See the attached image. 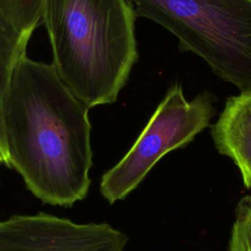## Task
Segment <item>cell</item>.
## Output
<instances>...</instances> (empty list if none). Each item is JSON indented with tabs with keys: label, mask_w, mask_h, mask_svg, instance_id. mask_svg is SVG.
I'll return each mask as SVG.
<instances>
[{
	"label": "cell",
	"mask_w": 251,
	"mask_h": 251,
	"mask_svg": "<svg viewBox=\"0 0 251 251\" xmlns=\"http://www.w3.org/2000/svg\"><path fill=\"white\" fill-rule=\"evenodd\" d=\"M88 111L52 64L25 56L17 66L3 109L7 168L44 204L68 208L88 194Z\"/></svg>",
	"instance_id": "6da1fadb"
},
{
	"label": "cell",
	"mask_w": 251,
	"mask_h": 251,
	"mask_svg": "<svg viewBox=\"0 0 251 251\" xmlns=\"http://www.w3.org/2000/svg\"><path fill=\"white\" fill-rule=\"evenodd\" d=\"M135 15L126 0H43L52 66L89 109L112 104L138 60Z\"/></svg>",
	"instance_id": "7a4b0ae2"
},
{
	"label": "cell",
	"mask_w": 251,
	"mask_h": 251,
	"mask_svg": "<svg viewBox=\"0 0 251 251\" xmlns=\"http://www.w3.org/2000/svg\"><path fill=\"white\" fill-rule=\"evenodd\" d=\"M240 92L251 91V0H126Z\"/></svg>",
	"instance_id": "3957f363"
},
{
	"label": "cell",
	"mask_w": 251,
	"mask_h": 251,
	"mask_svg": "<svg viewBox=\"0 0 251 251\" xmlns=\"http://www.w3.org/2000/svg\"><path fill=\"white\" fill-rule=\"evenodd\" d=\"M215 102L208 91L187 100L180 83L172 85L128 151L102 175L101 196L110 205L126 199L165 155L185 147L210 126Z\"/></svg>",
	"instance_id": "277c9868"
},
{
	"label": "cell",
	"mask_w": 251,
	"mask_h": 251,
	"mask_svg": "<svg viewBox=\"0 0 251 251\" xmlns=\"http://www.w3.org/2000/svg\"><path fill=\"white\" fill-rule=\"evenodd\" d=\"M128 240L107 222L78 223L42 211L0 219V251H125Z\"/></svg>",
	"instance_id": "5b68a950"
},
{
	"label": "cell",
	"mask_w": 251,
	"mask_h": 251,
	"mask_svg": "<svg viewBox=\"0 0 251 251\" xmlns=\"http://www.w3.org/2000/svg\"><path fill=\"white\" fill-rule=\"evenodd\" d=\"M43 0H0V165L7 167L3 120L13 74L26 55L33 31L42 25Z\"/></svg>",
	"instance_id": "8992f818"
},
{
	"label": "cell",
	"mask_w": 251,
	"mask_h": 251,
	"mask_svg": "<svg viewBox=\"0 0 251 251\" xmlns=\"http://www.w3.org/2000/svg\"><path fill=\"white\" fill-rule=\"evenodd\" d=\"M211 135L218 152L233 162L244 186L251 190V91L226 100Z\"/></svg>",
	"instance_id": "52a82bcc"
},
{
	"label": "cell",
	"mask_w": 251,
	"mask_h": 251,
	"mask_svg": "<svg viewBox=\"0 0 251 251\" xmlns=\"http://www.w3.org/2000/svg\"><path fill=\"white\" fill-rule=\"evenodd\" d=\"M227 251H251V195L241 197L235 206Z\"/></svg>",
	"instance_id": "ba28073f"
},
{
	"label": "cell",
	"mask_w": 251,
	"mask_h": 251,
	"mask_svg": "<svg viewBox=\"0 0 251 251\" xmlns=\"http://www.w3.org/2000/svg\"><path fill=\"white\" fill-rule=\"evenodd\" d=\"M0 182H1V180H0Z\"/></svg>",
	"instance_id": "9c48e42d"
}]
</instances>
